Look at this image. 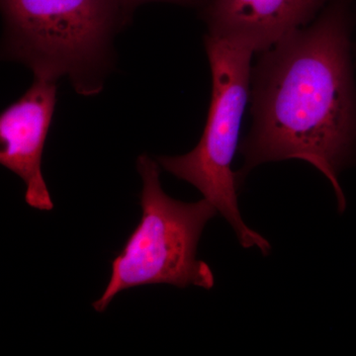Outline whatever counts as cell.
<instances>
[{"label": "cell", "instance_id": "7", "mask_svg": "<svg viewBox=\"0 0 356 356\" xmlns=\"http://www.w3.org/2000/svg\"><path fill=\"white\" fill-rule=\"evenodd\" d=\"M117 1L120 3L123 10L130 11L140 4L147 3V2H170V3L182 4V6H194L207 0H117Z\"/></svg>", "mask_w": 356, "mask_h": 356}, {"label": "cell", "instance_id": "3", "mask_svg": "<svg viewBox=\"0 0 356 356\" xmlns=\"http://www.w3.org/2000/svg\"><path fill=\"white\" fill-rule=\"evenodd\" d=\"M143 179L142 218L121 252L112 261L111 277L102 296L92 304L103 313L118 293L152 284L179 288L214 286V275L197 259L199 240L216 208L203 198L198 202L175 200L161 188L159 163L147 154L137 161Z\"/></svg>", "mask_w": 356, "mask_h": 356}, {"label": "cell", "instance_id": "5", "mask_svg": "<svg viewBox=\"0 0 356 356\" xmlns=\"http://www.w3.org/2000/svg\"><path fill=\"white\" fill-rule=\"evenodd\" d=\"M56 83L35 77L31 88L0 116V163L25 182L26 203L40 211L54 209L41 165L57 100Z\"/></svg>", "mask_w": 356, "mask_h": 356}, {"label": "cell", "instance_id": "6", "mask_svg": "<svg viewBox=\"0 0 356 356\" xmlns=\"http://www.w3.org/2000/svg\"><path fill=\"white\" fill-rule=\"evenodd\" d=\"M208 34L240 42L254 54L273 48L317 18L330 0H207Z\"/></svg>", "mask_w": 356, "mask_h": 356}, {"label": "cell", "instance_id": "4", "mask_svg": "<svg viewBox=\"0 0 356 356\" xmlns=\"http://www.w3.org/2000/svg\"><path fill=\"white\" fill-rule=\"evenodd\" d=\"M212 76V97L197 146L177 156H159L166 172L188 182L203 194L231 225L243 248L267 254L270 245L243 222L238 203V175L232 163L238 147L243 112L250 100V65L254 51L224 37H205Z\"/></svg>", "mask_w": 356, "mask_h": 356}, {"label": "cell", "instance_id": "1", "mask_svg": "<svg viewBox=\"0 0 356 356\" xmlns=\"http://www.w3.org/2000/svg\"><path fill=\"white\" fill-rule=\"evenodd\" d=\"M353 0H330L317 18L261 53L250 74L252 127L240 147L242 180L255 166L302 159L330 180L356 156V84L351 63Z\"/></svg>", "mask_w": 356, "mask_h": 356}, {"label": "cell", "instance_id": "2", "mask_svg": "<svg viewBox=\"0 0 356 356\" xmlns=\"http://www.w3.org/2000/svg\"><path fill=\"white\" fill-rule=\"evenodd\" d=\"M6 58L35 77H67L93 95L111 65L112 41L123 13L117 0H0Z\"/></svg>", "mask_w": 356, "mask_h": 356}]
</instances>
